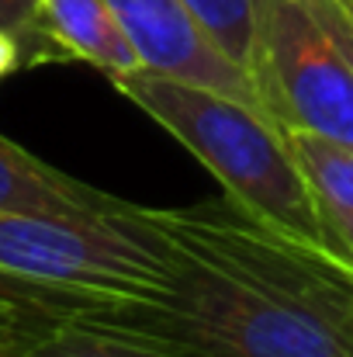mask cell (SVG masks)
I'll use <instances>...</instances> for the list:
<instances>
[{"label": "cell", "mask_w": 353, "mask_h": 357, "mask_svg": "<svg viewBox=\"0 0 353 357\" xmlns=\"http://www.w3.org/2000/svg\"><path fill=\"white\" fill-rule=\"evenodd\" d=\"M84 309L194 357H350L305 309L177 243L159 288Z\"/></svg>", "instance_id": "1"}, {"label": "cell", "mask_w": 353, "mask_h": 357, "mask_svg": "<svg viewBox=\"0 0 353 357\" xmlns=\"http://www.w3.org/2000/svg\"><path fill=\"white\" fill-rule=\"evenodd\" d=\"M115 87L166 128L239 208L277 229L326 243L312 195L281 128L253 105L215 87L146 70L115 80Z\"/></svg>", "instance_id": "2"}, {"label": "cell", "mask_w": 353, "mask_h": 357, "mask_svg": "<svg viewBox=\"0 0 353 357\" xmlns=\"http://www.w3.org/2000/svg\"><path fill=\"white\" fill-rule=\"evenodd\" d=\"M170 271V239L139 205L108 215L0 212V274L77 305L142 298Z\"/></svg>", "instance_id": "3"}, {"label": "cell", "mask_w": 353, "mask_h": 357, "mask_svg": "<svg viewBox=\"0 0 353 357\" xmlns=\"http://www.w3.org/2000/svg\"><path fill=\"white\" fill-rule=\"evenodd\" d=\"M170 239L212 264L246 274L284 302L319 319L353 357V260L319 239L277 229L233 198L194 208H142Z\"/></svg>", "instance_id": "4"}, {"label": "cell", "mask_w": 353, "mask_h": 357, "mask_svg": "<svg viewBox=\"0 0 353 357\" xmlns=\"http://www.w3.org/2000/svg\"><path fill=\"white\" fill-rule=\"evenodd\" d=\"M249 80L277 128L353 146V70L312 0H253Z\"/></svg>", "instance_id": "5"}, {"label": "cell", "mask_w": 353, "mask_h": 357, "mask_svg": "<svg viewBox=\"0 0 353 357\" xmlns=\"http://www.w3.org/2000/svg\"><path fill=\"white\" fill-rule=\"evenodd\" d=\"M104 3L115 10L125 35L132 38L146 73L215 87L260 112L246 70H239L212 42V35L201 28V21L187 10L184 0H104Z\"/></svg>", "instance_id": "6"}, {"label": "cell", "mask_w": 353, "mask_h": 357, "mask_svg": "<svg viewBox=\"0 0 353 357\" xmlns=\"http://www.w3.org/2000/svg\"><path fill=\"white\" fill-rule=\"evenodd\" d=\"M35 35V66L80 59L111 77V84L142 70L132 38L104 0H38Z\"/></svg>", "instance_id": "7"}, {"label": "cell", "mask_w": 353, "mask_h": 357, "mask_svg": "<svg viewBox=\"0 0 353 357\" xmlns=\"http://www.w3.org/2000/svg\"><path fill=\"white\" fill-rule=\"evenodd\" d=\"M125 208L111 198L52 163L38 160L14 139L0 135V212H45V215H108Z\"/></svg>", "instance_id": "8"}, {"label": "cell", "mask_w": 353, "mask_h": 357, "mask_svg": "<svg viewBox=\"0 0 353 357\" xmlns=\"http://www.w3.org/2000/svg\"><path fill=\"white\" fill-rule=\"evenodd\" d=\"M281 135L305 177L326 243L353 260V146L308 128H281Z\"/></svg>", "instance_id": "9"}, {"label": "cell", "mask_w": 353, "mask_h": 357, "mask_svg": "<svg viewBox=\"0 0 353 357\" xmlns=\"http://www.w3.org/2000/svg\"><path fill=\"white\" fill-rule=\"evenodd\" d=\"M14 357H194L163 340L142 337L135 330H121L115 323L97 319L84 305L73 309L59 326H52L42 340L24 347Z\"/></svg>", "instance_id": "10"}, {"label": "cell", "mask_w": 353, "mask_h": 357, "mask_svg": "<svg viewBox=\"0 0 353 357\" xmlns=\"http://www.w3.org/2000/svg\"><path fill=\"white\" fill-rule=\"evenodd\" d=\"M73 309L80 305L0 274V357L21 354L52 326H59Z\"/></svg>", "instance_id": "11"}, {"label": "cell", "mask_w": 353, "mask_h": 357, "mask_svg": "<svg viewBox=\"0 0 353 357\" xmlns=\"http://www.w3.org/2000/svg\"><path fill=\"white\" fill-rule=\"evenodd\" d=\"M212 42L249 77L253 52V0H184Z\"/></svg>", "instance_id": "12"}, {"label": "cell", "mask_w": 353, "mask_h": 357, "mask_svg": "<svg viewBox=\"0 0 353 357\" xmlns=\"http://www.w3.org/2000/svg\"><path fill=\"white\" fill-rule=\"evenodd\" d=\"M38 0H0V28L10 31L21 45V66H35L38 56Z\"/></svg>", "instance_id": "13"}, {"label": "cell", "mask_w": 353, "mask_h": 357, "mask_svg": "<svg viewBox=\"0 0 353 357\" xmlns=\"http://www.w3.org/2000/svg\"><path fill=\"white\" fill-rule=\"evenodd\" d=\"M312 7H315V14L322 17L326 31L333 35L336 49L343 52V59L350 63V70H353V14L340 0H312Z\"/></svg>", "instance_id": "14"}, {"label": "cell", "mask_w": 353, "mask_h": 357, "mask_svg": "<svg viewBox=\"0 0 353 357\" xmlns=\"http://www.w3.org/2000/svg\"><path fill=\"white\" fill-rule=\"evenodd\" d=\"M17 70H24L21 66V45H17V38L10 31L0 28V80H7Z\"/></svg>", "instance_id": "15"}, {"label": "cell", "mask_w": 353, "mask_h": 357, "mask_svg": "<svg viewBox=\"0 0 353 357\" xmlns=\"http://www.w3.org/2000/svg\"><path fill=\"white\" fill-rule=\"evenodd\" d=\"M340 3H343V7H347V10L353 14V0H340Z\"/></svg>", "instance_id": "16"}]
</instances>
